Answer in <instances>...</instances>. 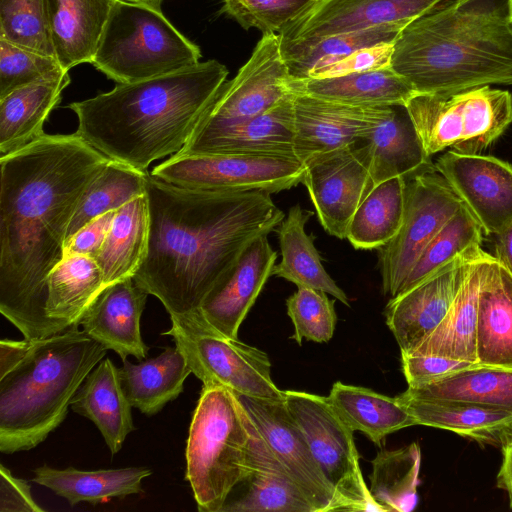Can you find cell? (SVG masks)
<instances>
[{"label":"cell","instance_id":"6da1fadb","mask_svg":"<svg viewBox=\"0 0 512 512\" xmlns=\"http://www.w3.org/2000/svg\"><path fill=\"white\" fill-rule=\"evenodd\" d=\"M109 158L76 133L44 134L0 157V312L26 339L48 337L46 279L71 219Z\"/></svg>","mask_w":512,"mask_h":512},{"label":"cell","instance_id":"7a4b0ae2","mask_svg":"<svg viewBox=\"0 0 512 512\" xmlns=\"http://www.w3.org/2000/svg\"><path fill=\"white\" fill-rule=\"evenodd\" d=\"M146 197L148 244L133 279L170 316L198 310L246 246L285 218L267 192L188 189L151 174Z\"/></svg>","mask_w":512,"mask_h":512},{"label":"cell","instance_id":"3957f363","mask_svg":"<svg viewBox=\"0 0 512 512\" xmlns=\"http://www.w3.org/2000/svg\"><path fill=\"white\" fill-rule=\"evenodd\" d=\"M227 68L216 60L131 83L76 101V134L110 160L147 171L178 153L193 136L223 84Z\"/></svg>","mask_w":512,"mask_h":512},{"label":"cell","instance_id":"277c9868","mask_svg":"<svg viewBox=\"0 0 512 512\" xmlns=\"http://www.w3.org/2000/svg\"><path fill=\"white\" fill-rule=\"evenodd\" d=\"M390 66L417 93L512 85L509 0H443L402 29Z\"/></svg>","mask_w":512,"mask_h":512},{"label":"cell","instance_id":"5b68a950","mask_svg":"<svg viewBox=\"0 0 512 512\" xmlns=\"http://www.w3.org/2000/svg\"><path fill=\"white\" fill-rule=\"evenodd\" d=\"M72 327L29 339L21 361L0 378V451H27L64 421L76 391L107 349Z\"/></svg>","mask_w":512,"mask_h":512},{"label":"cell","instance_id":"8992f818","mask_svg":"<svg viewBox=\"0 0 512 512\" xmlns=\"http://www.w3.org/2000/svg\"><path fill=\"white\" fill-rule=\"evenodd\" d=\"M249 419L237 396L203 385L186 447V480L200 512H220L249 474Z\"/></svg>","mask_w":512,"mask_h":512},{"label":"cell","instance_id":"52a82bcc","mask_svg":"<svg viewBox=\"0 0 512 512\" xmlns=\"http://www.w3.org/2000/svg\"><path fill=\"white\" fill-rule=\"evenodd\" d=\"M200 58V48L161 9L114 0L91 64L116 83H131L189 68Z\"/></svg>","mask_w":512,"mask_h":512},{"label":"cell","instance_id":"ba28073f","mask_svg":"<svg viewBox=\"0 0 512 512\" xmlns=\"http://www.w3.org/2000/svg\"><path fill=\"white\" fill-rule=\"evenodd\" d=\"M425 152L479 154L512 123V94L490 85L449 94L415 93L405 104Z\"/></svg>","mask_w":512,"mask_h":512},{"label":"cell","instance_id":"9c48e42d","mask_svg":"<svg viewBox=\"0 0 512 512\" xmlns=\"http://www.w3.org/2000/svg\"><path fill=\"white\" fill-rule=\"evenodd\" d=\"M170 319L171 328L162 334L173 338L203 385L223 386L251 398L284 400V391L271 378V363L264 351L216 332L197 310Z\"/></svg>","mask_w":512,"mask_h":512},{"label":"cell","instance_id":"30bf717a","mask_svg":"<svg viewBox=\"0 0 512 512\" xmlns=\"http://www.w3.org/2000/svg\"><path fill=\"white\" fill-rule=\"evenodd\" d=\"M284 402L322 473L348 504L350 512H384L364 481L354 431L335 410L328 396L286 390Z\"/></svg>","mask_w":512,"mask_h":512},{"label":"cell","instance_id":"8fae6325","mask_svg":"<svg viewBox=\"0 0 512 512\" xmlns=\"http://www.w3.org/2000/svg\"><path fill=\"white\" fill-rule=\"evenodd\" d=\"M304 171V163L296 158L176 153L150 174L188 189L272 194L302 183Z\"/></svg>","mask_w":512,"mask_h":512},{"label":"cell","instance_id":"7c38bea8","mask_svg":"<svg viewBox=\"0 0 512 512\" xmlns=\"http://www.w3.org/2000/svg\"><path fill=\"white\" fill-rule=\"evenodd\" d=\"M462 201L436 170L407 179L406 204L397 235L379 248L382 289L396 296L417 259L461 207Z\"/></svg>","mask_w":512,"mask_h":512},{"label":"cell","instance_id":"4fadbf2b","mask_svg":"<svg viewBox=\"0 0 512 512\" xmlns=\"http://www.w3.org/2000/svg\"><path fill=\"white\" fill-rule=\"evenodd\" d=\"M289 83L279 34H262L248 61L223 84L194 133L238 124L265 112L292 93Z\"/></svg>","mask_w":512,"mask_h":512},{"label":"cell","instance_id":"5bb4252c","mask_svg":"<svg viewBox=\"0 0 512 512\" xmlns=\"http://www.w3.org/2000/svg\"><path fill=\"white\" fill-rule=\"evenodd\" d=\"M236 396L268 448L316 512L350 511L322 473L284 400Z\"/></svg>","mask_w":512,"mask_h":512},{"label":"cell","instance_id":"9a60e30c","mask_svg":"<svg viewBox=\"0 0 512 512\" xmlns=\"http://www.w3.org/2000/svg\"><path fill=\"white\" fill-rule=\"evenodd\" d=\"M306 187L324 230L345 239L358 206L373 188L366 153L360 143L304 163Z\"/></svg>","mask_w":512,"mask_h":512},{"label":"cell","instance_id":"2e32d148","mask_svg":"<svg viewBox=\"0 0 512 512\" xmlns=\"http://www.w3.org/2000/svg\"><path fill=\"white\" fill-rule=\"evenodd\" d=\"M472 212L485 235H496L512 221V165L494 156L448 150L434 163Z\"/></svg>","mask_w":512,"mask_h":512},{"label":"cell","instance_id":"e0dca14e","mask_svg":"<svg viewBox=\"0 0 512 512\" xmlns=\"http://www.w3.org/2000/svg\"><path fill=\"white\" fill-rule=\"evenodd\" d=\"M443 0H319L280 33L281 42L312 40L381 25L407 26Z\"/></svg>","mask_w":512,"mask_h":512},{"label":"cell","instance_id":"ac0fdd59","mask_svg":"<svg viewBox=\"0 0 512 512\" xmlns=\"http://www.w3.org/2000/svg\"><path fill=\"white\" fill-rule=\"evenodd\" d=\"M471 249L390 298L384 315L401 353L415 347L443 320L461 285L463 265Z\"/></svg>","mask_w":512,"mask_h":512},{"label":"cell","instance_id":"d6986e66","mask_svg":"<svg viewBox=\"0 0 512 512\" xmlns=\"http://www.w3.org/2000/svg\"><path fill=\"white\" fill-rule=\"evenodd\" d=\"M293 93L265 112L238 124L196 132L178 152L296 158Z\"/></svg>","mask_w":512,"mask_h":512},{"label":"cell","instance_id":"ffe728a7","mask_svg":"<svg viewBox=\"0 0 512 512\" xmlns=\"http://www.w3.org/2000/svg\"><path fill=\"white\" fill-rule=\"evenodd\" d=\"M380 107H354L293 93L295 156L305 163L355 145L375 124Z\"/></svg>","mask_w":512,"mask_h":512},{"label":"cell","instance_id":"44dd1931","mask_svg":"<svg viewBox=\"0 0 512 512\" xmlns=\"http://www.w3.org/2000/svg\"><path fill=\"white\" fill-rule=\"evenodd\" d=\"M277 253L268 235L254 238L230 272L210 291L197 310L216 332L238 339V330L271 276Z\"/></svg>","mask_w":512,"mask_h":512},{"label":"cell","instance_id":"7402d4cb","mask_svg":"<svg viewBox=\"0 0 512 512\" xmlns=\"http://www.w3.org/2000/svg\"><path fill=\"white\" fill-rule=\"evenodd\" d=\"M373 187L394 177L406 180L435 170L405 105L381 106L375 124L360 140Z\"/></svg>","mask_w":512,"mask_h":512},{"label":"cell","instance_id":"603a6c76","mask_svg":"<svg viewBox=\"0 0 512 512\" xmlns=\"http://www.w3.org/2000/svg\"><path fill=\"white\" fill-rule=\"evenodd\" d=\"M149 294L129 277L107 286L81 318L85 333L122 360L142 361L148 354L140 319Z\"/></svg>","mask_w":512,"mask_h":512},{"label":"cell","instance_id":"cb8c5ba5","mask_svg":"<svg viewBox=\"0 0 512 512\" xmlns=\"http://www.w3.org/2000/svg\"><path fill=\"white\" fill-rule=\"evenodd\" d=\"M486 253L481 246L470 250L463 265L461 285L445 317L428 336L404 353L478 363V293Z\"/></svg>","mask_w":512,"mask_h":512},{"label":"cell","instance_id":"d4e9b609","mask_svg":"<svg viewBox=\"0 0 512 512\" xmlns=\"http://www.w3.org/2000/svg\"><path fill=\"white\" fill-rule=\"evenodd\" d=\"M249 419V474L246 492L227 500L220 512H316Z\"/></svg>","mask_w":512,"mask_h":512},{"label":"cell","instance_id":"484cf974","mask_svg":"<svg viewBox=\"0 0 512 512\" xmlns=\"http://www.w3.org/2000/svg\"><path fill=\"white\" fill-rule=\"evenodd\" d=\"M477 361L512 368V274L486 253L478 293Z\"/></svg>","mask_w":512,"mask_h":512},{"label":"cell","instance_id":"4316f807","mask_svg":"<svg viewBox=\"0 0 512 512\" xmlns=\"http://www.w3.org/2000/svg\"><path fill=\"white\" fill-rule=\"evenodd\" d=\"M106 287L102 270L94 258L65 255L46 279L48 337L79 326L84 313Z\"/></svg>","mask_w":512,"mask_h":512},{"label":"cell","instance_id":"83f0119b","mask_svg":"<svg viewBox=\"0 0 512 512\" xmlns=\"http://www.w3.org/2000/svg\"><path fill=\"white\" fill-rule=\"evenodd\" d=\"M70 408L91 420L100 431L112 455L118 453L133 430L132 405L120 379L119 368L102 359L84 379Z\"/></svg>","mask_w":512,"mask_h":512},{"label":"cell","instance_id":"f1b7e54d","mask_svg":"<svg viewBox=\"0 0 512 512\" xmlns=\"http://www.w3.org/2000/svg\"><path fill=\"white\" fill-rule=\"evenodd\" d=\"M114 0H45L55 57L63 69L92 63Z\"/></svg>","mask_w":512,"mask_h":512},{"label":"cell","instance_id":"f546056e","mask_svg":"<svg viewBox=\"0 0 512 512\" xmlns=\"http://www.w3.org/2000/svg\"><path fill=\"white\" fill-rule=\"evenodd\" d=\"M289 86L292 93L354 107L405 105L417 93L391 66L337 77L290 79Z\"/></svg>","mask_w":512,"mask_h":512},{"label":"cell","instance_id":"4dcf8cb0","mask_svg":"<svg viewBox=\"0 0 512 512\" xmlns=\"http://www.w3.org/2000/svg\"><path fill=\"white\" fill-rule=\"evenodd\" d=\"M69 73L20 87L0 99V157L44 135L43 125L70 83Z\"/></svg>","mask_w":512,"mask_h":512},{"label":"cell","instance_id":"1f68e13d","mask_svg":"<svg viewBox=\"0 0 512 512\" xmlns=\"http://www.w3.org/2000/svg\"><path fill=\"white\" fill-rule=\"evenodd\" d=\"M397 401L417 425L445 429L480 444H500V435L512 424V412L460 400L414 399L401 394Z\"/></svg>","mask_w":512,"mask_h":512},{"label":"cell","instance_id":"d6a6232c","mask_svg":"<svg viewBox=\"0 0 512 512\" xmlns=\"http://www.w3.org/2000/svg\"><path fill=\"white\" fill-rule=\"evenodd\" d=\"M312 215L313 212L302 209L299 204L289 209L288 215L277 227L281 261L275 264L271 276L284 278L298 288L323 291L349 306L348 296L322 265L314 245V236L305 231V225Z\"/></svg>","mask_w":512,"mask_h":512},{"label":"cell","instance_id":"836d02e7","mask_svg":"<svg viewBox=\"0 0 512 512\" xmlns=\"http://www.w3.org/2000/svg\"><path fill=\"white\" fill-rule=\"evenodd\" d=\"M151 474L152 470L147 467L79 470L43 465L34 470L32 481L65 498L70 506L80 502L97 505L143 492L142 480Z\"/></svg>","mask_w":512,"mask_h":512},{"label":"cell","instance_id":"e575fe53","mask_svg":"<svg viewBox=\"0 0 512 512\" xmlns=\"http://www.w3.org/2000/svg\"><path fill=\"white\" fill-rule=\"evenodd\" d=\"M119 369L125 394L141 413L152 416L176 399L184 388V382L192 370L183 353L175 347H167L160 355L133 364L122 360Z\"/></svg>","mask_w":512,"mask_h":512},{"label":"cell","instance_id":"d590c367","mask_svg":"<svg viewBox=\"0 0 512 512\" xmlns=\"http://www.w3.org/2000/svg\"><path fill=\"white\" fill-rule=\"evenodd\" d=\"M401 395L414 399L468 401L512 412V368L473 363Z\"/></svg>","mask_w":512,"mask_h":512},{"label":"cell","instance_id":"8d00e7d4","mask_svg":"<svg viewBox=\"0 0 512 512\" xmlns=\"http://www.w3.org/2000/svg\"><path fill=\"white\" fill-rule=\"evenodd\" d=\"M335 410L355 432L383 447L385 438L403 428L417 425L414 417L396 397L337 381L328 395Z\"/></svg>","mask_w":512,"mask_h":512},{"label":"cell","instance_id":"74e56055","mask_svg":"<svg viewBox=\"0 0 512 512\" xmlns=\"http://www.w3.org/2000/svg\"><path fill=\"white\" fill-rule=\"evenodd\" d=\"M149 210L146 194L116 210L107 237L94 258L106 286L133 277L147 250Z\"/></svg>","mask_w":512,"mask_h":512},{"label":"cell","instance_id":"f35d334b","mask_svg":"<svg viewBox=\"0 0 512 512\" xmlns=\"http://www.w3.org/2000/svg\"><path fill=\"white\" fill-rule=\"evenodd\" d=\"M405 26L381 25L369 29L334 34L312 40L280 41V50L290 79L305 80L359 49L393 43Z\"/></svg>","mask_w":512,"mask_h":512},{"label":"cell","instance_id":"ab89813d","mask_svg":"<svg viewBox=\"0 0 512 512\" xmlns=\"http://www.w3.org/2000/svg\"><path fill=\"white\" fill-rule=\"evenodd\" d=\"M407 180L394 177L375 185L354 213L346 238L356 249H379L399 232L405 212Z\"/></svg>","mask_w":512,"mask_h":512},{"label":"cell","instance_id":"60d3db41","mask_svg":"<svg viewBox=\"0 0 512 512\" xmlns=\"http://www.w3.org/2000/svg\"><path fill=\"white\" fill-rule=\"evenodd\" d=\"M370 493L384 512H409L418 503L421 465L418 443L396 450H381L372 460Z\"/></svg>","mask_w":512,"mask_h":512},{"label":"cell","instance_id":"b9f144b4","mask_svg":"<svg viewBox=\"0 0 512 512\" xmlns=\"http://www.w3.org/2000/svg\"><path fill=\"white\" fill-rule=\"evenodd\" d=\"M148 171L109 160L82 197L69 224L66 242L96 217L116 211L135 197L146 194Z\"/></svg>","mask_w":512,"mask_h":512},{"label":"cell","instance_id":"7bdbcfd3","mask_svg":"<svg viewBox=\"0 0 512 512\" xmlns=\"http://www.w3.org/2000/svg\"><path fill=\"white\" fill-rule=\"evenodd\" d=\"M483 234L481 225L462 202L457 212L425 247L399 293L420 283L470 248L481 246Z\"/></svg>","mask_w":512,"mask_h":512},{"label":"cell","instance_id":"ee69618b","mask_svg":"<svg viewBox=\"0 0 512 512\" xmlns=\"http://www.w3.org/2000/svg\"><path fill=\"white\" fill-rule=\"evenodd\" d=\"M0 39L55 57L45 0H0Z\"/></svg>","mask_w":512,"mask_h":512},{"label":"cell","instance_id":"f6af8a7d","mask_svg":"<svg viewBox=\"0 0 512 512\" xmlns=\"http://www.w3.org/2000/svg\"><path fill=\"white\" fill-rule=\"evenodd\" d=\"M287 314L294 325L292 338L326 343L333 337L337 322L334 301L327 293L311 288H298L286 300Z\"/></svg>","mask_w":512,"mask_h":512},{"label":"cell","instance_id":"bcb514c9","mask_svg":"<svg viewBox=\"0 0 512 512\" xmlns=\"http://www.w3.org/2000/svg\"><path fill=\"white\" fill-rule=\"evenodd\" d=\"M66 72L55 57L0 39V99L20 87Z\"/></svg>","mask_w":512,"mask_h":512},{"label":"cell","instance_id":"7dc6e473","mask_svg":"<svg viewBox=\"0 0 512 512\" xmlns=\"http://www.w3.org/2000/svg\"><path fill=\"white\" fill-rule=\"evenodd\" d=\"M316 0H222V11L244 29L278 34Z\"/></svg>","mask_w":512,"mask_h":512},{"label":"cell","instance_id":"c3c4849f","mask_svg":"<svg viewBox=\"0 0 512 512\" xmlns=\"http://www.w3.org/2000/svg\"><path fill=\"white\" fill-rule=\"evenodd\" d=\"M393 43H382L357 50L351 55L323 67L308 79L343 76L390 66Z\"/></svg>","mask_w":512,"mask_h":512},{"label":"cell","instance_id":"681fc988","mask_svg":"<svg viewBox=\"0 0 512 512\" xmlns=\"http://www.w3.org/2000/svg\"><path fill=\"white\" fill-rule=\"evenodd\" d=\"M401 364L408 386L414 387L473 363L437 355L401 353Z\"/></svg>","mask_w":512,"mask_h":512},{"label":"cell","instance_id":"f907efd6","mask_svg":"<svg viewBox=\"0 0 512 512\" xmlns=\"http://www.w3.org/2000/svg\"><path fill=\"white\" fill-rule=\"evenodd\" d=\"M116 211H110L91 220L65 244V255H85L95 258L111 228Z\"/></svg>","mask_w":512,"mask_h":512},{"label":"cell","instance_id":"816d5d0a","mask_svg":"<svg viewBox=\"0 0 512 512\" xmlns=\"http://www.w3.org/2000/svg\"><path fill=\"white\" fill-rule=\"evenodd\" d=\"M34 500L26 480L12 475L0 465V512H44Z\"/></svg>","mask_w":512,"mask_h":512},{"label":"cell","instance_id":"f5cc1de1","mask_svg":"<svg viewBox=\"0 0 512 512\" xmlns=\"http://www.w3.org/2000/svg\"><path fill=\"white\" fill-rule=\"evenodd\" d=\"M502 462L497 474V487L506 491L512 509V424L504 428L500 435Z\"/></svg>","mask_w":512,"mask_h":512},{"label":"cell","instance_id":"db71d44e","mask_svg":"<svg viewBox=\"0 0 512 512\" xmlns=\"http://www.w3.org/2000/svg\"><path fill=\"white\" fill-rule=\"evenodd\" d=\"M29 347V339L0 341V378L10 372L24 357Z\"/></svg>","mask_w":512,"mask_h":512},{"label":"cell","instance_id":"11a10c76","mask_svg":"<svg viewBox=\"0 0 512 512\" xmlns=\"http://www.w3.org/2000/svg\"><path fill=\"white\" fill-rule=\"evenodd\" d=\"M495 236L493 256L512 274V221Z\"/></svg>","mask_w":512,"mask_h":512},{"label":"cell","instance_id":"9f6ffc18","mask_svg":"<svg viewBox=\"0 0 512 512\" xmlns=\"http://www.w3.org/2000/svg\"><path fill=\"white\" fill-rule=\"evenodd\" d=\"M121 1H127V2H134V3H140V4H146L152 7H155L157 9H161V4L163 0H121Z\"/></svg>","mask_w":512,"mask_h":512},{"label":"cell","instance_id":"6f0895ef","mask_svg":"<svg viewBox=\"0 0 512 512\" xmlns=\"http://www.w3.org/2000/svg\"><path fill=\"white\" fill-rule=\"evenodd\" d=\"M509 7H510V15L512 19V0H509Z\"/></svg>","mask_w":512,"mask_h":512},{"label":"cell","instance_id":"680465c9","mask_svg":"<svg viewBox=\"0 0 512 512\" xmlns=\"http://www.w3.org/2000/svg\"><path fill=\"white\" fill-rule=\"evenodd\" d=\"M316 1H319V0H316Z\"/></svg>","mask_w":512,"mask_h":512}]
</instances>
